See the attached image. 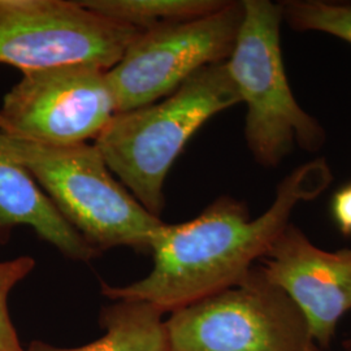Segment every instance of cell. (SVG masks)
I'll return each mask as SVG.
<instances>
[{
    "label": "cell",
    "mask_w": 351,
    "mask_h": 351,
    "mask_svg": "<svg viewBox=\"0 0 351 351\" xmlns=\"http://www.w3.org/2000/svg\"><path fill=\"white\" fill-rule=\"evenodd\" d=\"M0 150L25 168L90 246L101 252L125 246L150 254L162 219L113 177L94 143L51 146L0 130Z\"/></svg>",
    "instance_id": "obj_3"
},
{
    "label": "cell",
    "mask_w": 351,
    "mask_h": 351,
    "mask_svg": "<svg viewBox=\"0 0 351 351\" xmlns=\"http://www.w3.org/2000/svg\"><path fill=\"white\" fill-rule=\"evenodd\" d=\"M34 267L36 261L26 255L0 262V351H27L23 348L13 326L8 297L13 288L30 275Z\"/></svg>",
    "instance_id": "obj_14"
},
{
    "label": "cell",
    "mask_w": 351,
    "mask_h": 351,
    "mask_svg": "<svg viewBox=\"0 0 351 351\" xmlns=\"http://www.w3.org/2000/svg\"><path fill=\"white\" fill-rule=\"evenodd\" d=\"M4 97L0 130L51 146L97 139L117 113L107 71L65 64L21 72Z\"/></svg>",
    "instance_id": "obj_8"
},
{
    "label": "cell",
    "mask_w": 351,
    "mask_h": 351,
    "mask_svg": "<svg viewBox=\"0 0 351 351\" xmlns=\"http://www.w3.org/2000/svg\"><path fill=\"white\" fill-rule=\"evenodd\" d=\"M21 226H30L68 259L90 262L101 255L64 219L25 168L0 150V246Z\"/></svg>",
    "instance_id": "obj_10"
},
{
    "label": "cell",
    "mask_w": 351,
    "mask_h": 351,
    "mask_svg": "<svg viewBox=\"0 0 351 351\" xmlns=\"http://www.w3.org/2000/svg\"><path fill=\"white\" fill-rule=\"evenodd\" d=\"M284 20L298 32H322L351 45V5L319 0L281 3Z\"/></svg>",
    "instance_id": "obj_13"
},
{
    "label": "cell",
    "mask_w": 351,
    "mask_h": 351,
    "mask_svg": "<svg viewBox=\"0 0 351 351\" xmlns=\"http://www.w3.org/2000/svg\"><path fill=\"white\" fill-rule=\"evenodd\" d=\"M343 349L345 351H351V336L343 342Z\"/></svg>",
    "instance_id": "obj_16"
},
{
    "label": "cell",
    "mask_w": 351,
    "mask_h": 351,
    "mask_svg": "<svg viewBox=\"0 0 351 351\" xmlns=\"http://www.w3.org/2000/svg\"><path fill=\"white\" fill-rule=\"evenodd\" d=\"M330 210L339 232L343 236H351V184L333 195Z\"/></svg>",
    "instance_id": "obj_15"
},
{
    "label": "cell",
    "mask_w": 351,
    "mask_h": 351,
    "mask_svg": "<svg viewBox=\"0 0 351 351\" xmlns=\"http://www.w3.org/2000/svg\"><path fill=\"white\" fill-rule=\"evenodd\" d=\"M259 267L298 306L317 346L328 349L351 310V249L323 250L289 223Z\"/></svg>",
    "instance_id": "obj_9"
},
{
    "label": "cell",
    "mask_w": 351,
    "mask_h": 351,
    "mask_svg": "<svg viewBox=\"0 0 351 351\" xmlns=\"http://www.w3.org/2000/svg\"><path fill=\"white\" fill-rule=\"evenodd\" d=\"M332 181L324 159L302 164L277 186L271 207L252 219L246 203L223 195L195 219L159 226L150 242L154 267L126 287L101 282L112 301L147 302L176 313L242 281L289 226L293 210L313 201Z\"/></svg>",
    "instance_id": "obj_1"
},
{
    "label": "cell",
    "mask_w": 351,
    "mask_h": 351,
    "mask_svg": "<svg viewBox=\"0 0 351 351\" xmlns=\"http://www.w3.org/2000/svg\"><path fill=\"white\" fill-rule=\"evenodd\" d=\"M138 33L78 0H0V64L21 72L65 64L110 71Z\"/></svg>",
    "instance_id": "obj_7"
},
{
    "label": "cell",
    "mask_w": 351,
    "mask_h": 351,
    "mask_svg": "<svg viewBox=\"0 0 351 351\" xmlns=\"http://www.w3.org/2000/svg\"><path fill=\"white\" fill-rule=\"evenodd\" d=\"M243 19L228 72L247 107L245 138L256 163L277 167L295 146L320 150L326 132L306 112L289 85L281 51L282 5L243 0Z\"/></svg>",
    "instance_id": "obj_4"
},
{
    "label": "cell",
    "mask_w": 351,
    "mask_h": 351,
    "mask_svg": "<svg viewBox=\"0 0 351 351\" xmlns=\"http://www.w3.org/2000/svg\"><path fill=\"white\" fill-rule=\"evenodd\" d=\"M242 19V1H228L207 16L139 32L107 71L117 113L164 99L204 66L226 63Z\"/></svg>",
    "instance_id": "obj_6"
},
{
    "label": "cell",
    "mask_w": 351,
    "mask_h": 351,
    "mask_svg": "<svg viewBox=\"0 0 351 351\" xmlns=\"http://www.w3.org/2000/svg\"><path fill=\"white\" fill-rule=\"evenodd\" d=\"M88 11L117 24L146 32L207 16L223 8L224 0H78Z\"/></svg>",
    "instance_id": "obj_12"
},
{
    "label": "cell",
    "mask_w": 351,
    "mask_h": 351,
    "mask_svg": "<svg viewBox=\"0 0 351 351\" xmlns=\"http://www.w3.org/2000/svg\"><path fill=\"white\" fill-rule=\"evenodd\" d=\"M239 103L226 63L208 65L162 101L116 113L94 145L120 184L160 219L165 177L189 139Z\"/></svg>",
    "instance_id": "obj_2"
},
{
    "label": "cell",
    "mask_w": 351,
    "mask_h": 351,
    "mask_svg": "<svg viewBox=\"0 0 351 351\" xmlns=\"http://www.w3.org/2000/svg\"><path fill=\"white\" fill-rule=\"evenodd\" d=\"M163 311L147 302L116 301L103 307L101 339L75 349L33 341L27 351H168Z\"/></svg>",
    "instance_id": "obj_11"
},
{
    "label": "cell",
    "mask_w": 351,
    "mask_h": 351,
    "mask_svg": "<svg viewBox=\"0 0 351 351\" xmlns=\"http://www.w3.org/2000/svg\"><path fill=\"white\" fill-rule=\"evenodd\" d=\"M168 351H323L298 306L259 265L165 322Z\"/></svg>",
    "instance_id": "obj_5"
}]
</instances>
